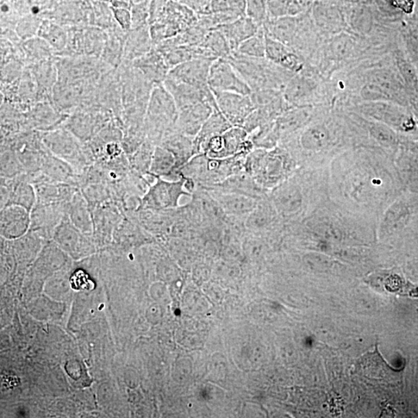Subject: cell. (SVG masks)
I'll list each match as a JSON object with an SVG mask.
<instances>
[{
  "label": "cell",
  "mask_w": 418,
  "mask_h": 418,
  "mask_svg": "<svg viewBox=\"0 0 418 418\" xmlns=\"http://www.w3.org/2000/svg\"><path fill=\"white\" fill-rule=\"evenodd\" d=\"M328 191L338 207L378 224L395 196L390 155L371 146L348 149L328 166Z\"/></svg>",
  "instance_id": "1"
},
{
  "label": "cell",
  "mask_w": 418,
  "mask_h": 418,
  "mask_svg": "<svg viewBox=\"0 0 418 418\" xmlns=\"http://www.w3.org/2000/svg\"><path fill=\"white\" fill-rule=\"evenodd\" d=\"M283 143L304 168L327 167L339 155L358 146L346 112H317L306 126Z\"/></svg>",
  "instance_id": "2"
},
{
  "label": "cell",
  "mask_w": 418,
  "mask_h": 418,
  "mask_svg": "<svg viewBox=\"0 0 418 418\" xmlns=\"http://www.w3.org/2000/svg\"><path fill=\"white\" fill-rule=\"evenodd\" d=\"M302 172L270 191V200L286 222H302L330 200L328 167L304 168Z\"/></svg>",
  "instance_id": "3"
},
{
  "label": "cell",
  "mask_w": 418,
  "mask_h": 418,
  "mask_svg": "<svg viewBox=\"0 0 418 418\" xmlns=\"http://www.w3.org/2000/svg\"><path fill=\"white\" fill-rule=\"evenodd\" d=\"M297 227L320 239L372 242L377 240V223L342 209L329 200Z\"/></svg>",
  "instance_id": "4"
},
{
  "label": "cell",
  "mask_w": 418,
  "mask_h": 418,
  "mask_svg": "<svg viewBox=\"0 0 418 418\" xmlns=\"http://www.w3.org/2000/svg\"><path fill=\"white\" fill-rule=\"evenodd\" d=\"M297 162L284 147L257 148L247 154L246 170L263 190L271 191L295 174Z\"/></svg>",
  "instance_id": "5"
},
{
  "label": "cell",
  "mask_w": 418,
  "mask_h": 418,
  "mask_svg": "<svg viewBox=\"0 0 418 418\" xmlns=\"http://www.w3.org/2000/svg\"><path fill=\"white\" fill-rule=\"evenodd\" d=\"M227 59L252 92L266 89L283 92L295 74L272 63L266 58L247 57L236 51L231 53Z\"/></svg>",
  "instance_id": "6"
},
{
  "label": "cell",
  "mask_w": 418,
  "mask_h": 418,
  "mask_svg": "<svg viewBox=\"0 0 418 418\" xmlns=\"http://www.w3.org/2000/svg\"><path fill=\"white\" fill-rule=\"evenodd\" d=\"M178 109L176 101L165 85H158L149 96L145 116V129L149 140L160 142L176 126Z\"/></svg>",
  "instance_id": "7"
},
{
  "label": "cell",
  "mask_w": 418,
  "mask_h": 418,
  "mask_svg": "<svg viewBox=\"0 0 418 418\" xmlns=\"http://www.w3.org/2000/svg\"><path fill=\"white\" fill-rule=\"evenodd\" d=\"M153 185H149L148 190L140 201L138 209L154 211H167L179 207L180 199L183 196H189V190L186 188V178L178 180H165L163 178H155Z\"/></svg>",
  "instance_id": "8"
},
{
  "label": "cell",
  "mask_w": 418,
  "mask_h": 418,
  "mask_svg": "<svg viewBox=\"0 0 418 418\" xmlns=\"http://www.w3.org/2000/svg\"><path fill=\"white\" fill-rule=\"evenodd\" d=\"M43 143L55 157L70 163L79 176L87 167L91 166L84 147L81 146L79 141L67 131L57 130L48 133L43 136Z\"/></svg>",
  "instance_id": "9"
},
{
  "label": "cell",
  "mask_w": 418,
  "mask_h": 418,
  "mask_svg": "<svg viewBox=\"0 0 418 418\" xmlns=\"http://www.w3.org/2000/svg\"><path fill=\"white\" fill-rule=\"evenodd\" d=\"M254 148L247 131L241 127H232L209 141L205 154L213 159H226L237 154L247 155Z\"/></svg>",
  "instance_id": "10"
},
{
  "label": "cell",
  "mask_w": 418,
  "mask_h": 418,
  "mask_svg": "<svg viewBox=\"0 0 418 418\" xmlns=\"http://www.w3.org/2000/svg\"><path fill=\"white\" fill-rule=\"evenodd\" d=\"M209 85L211 91L234 92L246 96L252 93L244 79L227 59H218L212 62Z\"/></svg>",
  "instance_id": "11"
},
{
  "label": "cell",
  "mask_w": 418,
  "mask_h": 418,
  "mask_svg": "<svg viewBox=\"0 0 418 418\" xmlns=\"http://www.w3.org/2000/svg\"><path fill=\"white\" fill-rule=\"evenodd\" d=\"M0 189V209L10 205H18L31 212L34 208L36 202V191L34 185L28 182L26 174H22L12 178H1Z\"/></svg>",
  "instance_id": "12"
},
{
  "label": "cell",
  "mask_w": 418,
  "mask_h": 418,
  "mask_svg": "<svg viewBox=\"0 0 418 418\" xmlns=\"http://www.w3.org/2000/svg\"><path fill=\"white\" fill-rule=\"evenodd\" d=\"M218 110L233 127H242L247 117L255 109L251 95L212 91Z\"/></svg>",
  "instance_id": "13"
},
{
  "label": "cell",
  "mask_w": 418,
  "mask_h": 418,
  "mask_svg": "<svg viewBox=\"0 0 418 418\" xmlns=\"http://www.w3.org/2000/svg\"><path fill=\"white\" fill-rule=\"evenodd\" d=\"M67 203L35 205L30 212V231L40 237H53L55 229L67 216Z\"/></svg>",
  "instance_id": "14"
},
{
  "label": "cell",
  "mask_w": 418,
  "mask_h": 418,
  "mask_svg": "<svg viewBox=\"0 0 418 418\" xmlns=\"http://www.w3.org/2000/svg\"><path fill=\"white\" fill-rule=\"evenodd\" d=\"M316 84L304 67L302 72L295 74L285 86L283 95L286 102L291 107L311 106L315 98Z\"/></svg>",
  "instance_id": "15"
},
{
  "label": "cell",
  "mask_w": 418,
  "mask_h": 418,
  "mask_svg": "<svg viewBox=\"0 0 418 418\" xmlns=\"http://www.w3.org/2000/svg\"><path fill=\"white\" fill-rule=\"evenodd\" d=\"M215 60L196 59L171 67L167 79L205 88L209 87L210 68Z\"/></svg>",
  "instance_id": "16"
},
{
  "label": "cell",
  "mask_w": 418,
  "mask_h": 418,
  "mask_svg": "<svg viewBox=\"0 0 418 418\" xmlns=\"http://www.w3.org/2000/svg\"><path fill=\"white\" fill-rule=\"evenodd\" d=\"M30 212L18 205L0 210V233L6 240H16L26 235L30 229Z\"/></svg>",
  "instance_id": "17"
},
{
  "label": "cell",
  "mask_w": 418,
  "mask_h": 418,
  "mask_svg": "<svg viewBox=\"0 0 418 418\" xmlns=\"http://www.w3.org/2000/svg\"><path fill=\"white\" fill-rule=\"evenodd\" d=\"M265 58L272 63L294 74L302 72L305 67L304 59L301 55L267 33Z\"/></svg>",
  "instance_id": "18"
},
{
  "label": "cell",
  "mask_w": 418,
  "mask_h": 418,
  "mask_svg": "<svg viewBox=\"0 0 418 418\" xmlns=\"http://www.w3.org/2000/svg\"><path fill=\"white\" fill-rule=\"evenodd\" d=\"M216 109L208 102L199 103L180 109L174 128L186 135L195 137Z\"/></svg>",
  "instance_id": "19"
},
{
  "label": "cell",
  "mask_w": 418,
  "mask_h": 418,
  "mask_svg": "<svg viewBox=\"0 0 418 418\" xmlns=\"http://www.w3.org/2000/svg\"><path fill=\"white\" fill-rule=\"evenodd\" d=\"M212 196L224 213L234 216H248L260 198L242 193L222 190L215 192Z\"/></svg>",
  "instance_id": "20"
},
{
  "label": "cell",
  "mask_w": 418,
  "mask_h": 418,
  "mask_svg": "<svg viewBox=\"0 0 418 418\" xmlns=\"http://www.w3.org/2000/svg\"><path fill=\"white\" fill-rule=\"evenodd\" d=\"M194 138L174 128L165 135L160 145L176 156L179 167L188 163L192 156L196 154Z\"/></svg>",
  "instance_id": "21"
},
{
  "label": "cell",
  "mask_w": 418,
  "mask_h": 418,
  "mask_svg": "<svg viewBox=\"0 0 418 418\" xmlns=\"http://www.w3.org/2000/svg\"><path fill=\"white\" fill-rule=\"evenodd\" d=\"M36 205H55L70 202L79 187L65 183H40L34 185Z\"/></svg>",
  "instance_id": "22"
},
{
  "label": "cell",
  "mask_w": 418,
  "mask_h": 418,
  "mask_svg": "<svg viewBox=\"0 0 418 418\" xmlns=\"http://www.w3.org/2000/svg\"><path fill=\"white\" fill-rule=\"evenodd\" d=\"M282 222L270 198H260L254 209L247 216L246 226L251 229L277 228Z\"/></svg>",
  "instance_id": "23"
},
{
  "label": "cell",
  "mask_w": 418,
  "mask_h": 418,
  "mask_svg": "<svg viewBox=\"0 0 418 418\" xmlns=\"http://www.w3.org/2000/svg\"><path fill=\"white\" fill-rule=\"evenodd\" d=\"M67 214L74 227L85 234L93 235L92 212L81 189L67 203Z\"/></svg>",
  "instance_id": "24"
},
{
  "label": "cell",
  "mask_w": 418,
  "mask_h": 418,
  "mask_svg": "<svg viewBox=\"0 0 418 418\" xmlns=\"http://www.w3.org/2000/svg\"><path fill=\"white\" fill-rule=\"evenodd\" d=\"M137 66L148 80L158 85L165 83L171 70L163 54L154 50L142 55L137 61Z\"/></svg>",
  "instance_id": "25"
},
{
  "label": "cell",
  "mask_w": 418,
  "mask_h": 418,
  "mask_svg": "<svg viewBox=\"0 0 418 418\" xmlns=\"http://www.w3.org/2000/svg\"><path fill=\"white\" fill-rule=\"evenodd\" d=\"M232 127V125L222 114V112L216 109L195 136L194 143L196 154H204L205 148H207L208 143L212 137L226 132L227 129Z\"/></svg>",
  "instance_id": "26"
},
{
  "label": "cell",
  "mask_w": 418,
  "mask_h": 418,
  "mask_svg": "<svg viewBox=\"0 0 418 418\" xmlns=\"http://www.w3.org/2000/svg\"><path fill=\"white\" fill-rule=\"evenodd\" d=\"M178 168L176 156L169 149L161 145L155 147L149 176L154 178L169 177Z\"/></svg>",
  "instance_id": "27"
},
{
  "label": "cell",
  "mask_w": 418,
  "mask_h": 418,
  "mask_svg": "<svg viewBox=\"0 0 418 418\" xmlns=\"http://www.w3.org/2000/svg\"><path fill=\"white\" fill-rule=\"evenodd\" d=\"M260 28L253 23L243 21L220 27L217 30L226 37L232 51H236L242 42L258 32Z\"/></svg>",
  "instance_id": "28"
},
{
  "label": "cell",
  "mask_w": 418,
  "mask_h": 418,
  "mask_svg": "<svg viewBox=\"0 0 418 418\" xmlns=\"http://www.w3.org/2000/svg\"><path fill=\"white\" fill-rule=\"evenodd\" d=\"M155 147L154 143L147 140L134 154L127 156L130 169L142 176L149 174Z\"/></svg>",
  "instance_id": "29"
},
{
  "label": "cell",
  "mask_w": 418,
  "mask_h": 418,
  "mask_svg": "<svg viewBox=\"0 0 418 418\" xmlns=\"http://www.w3.org/2000/svg\"><path fill=\"white\" fill-rule=\"evenodd\" d=\"M199 45L207 49L215 59H227L233 52L226 37L218 30L210 31Z\"/></svg>",
  "instance_id": "30"
},
{
  "label": "cell",
  "mask_w": 418,
  "mask_h": 418,
  "mask_svg": "<svg viewBox=\"0 0 418 418\" xmlns=\"http://www.w3.org/2000/svg\"><path fill=\"white\" fill-rule=\"evenodd\" d=\"M266 51V33L264 29H260L258 32L249 39L242 42L237 48V52L247 57L264 59Z\"/></svg>",
  "instance_id": "31"
},
{
  "label": "cell",
  "mask_w": 418,
  "mask_h": 418,
  "mask_svg": "<svg viewBox=\"0 0 418 418\" xmlns=\"http://www.w3.org/2000/svg\"><path fill=\"white\" fill-rule=\"evenodd\" d=\"M1 178H12L25 174L23 167L12 149H2Z\"/></svg>",
  "instance_id": "32"
},
{
  "label": "cell",
  "mask_w": 418,
  "mask_h": 418,
  "mask_svg": "<svg viewBox=\"0 0 418 418\" xmlns=\"http://www.w3.org/2000/svg\"><path fill=\"white\" fill-rule=\"evenodd\" d=\"M397 66L399 70L402 73V76L411 86L417 85L416 74L412 67L401 58H397Z\"/></svg>",
  "instance_id": "33"
},
{
  "label": "cell",
  "mask_w": 418,
  "mask_h": 418,
  "mask_svg": "<svg viewBox=\"0 0 418 418\" xmlns=\"http://www.w3.org/2000/svg\"><path fill=\"white\" fill-rule=\"evenodd\" d=\"M391 4L395 8L410 14L413 11L415 2L414 0H391Z\"/></svg>",
  "instance_id": "34"
}]
</instances>
